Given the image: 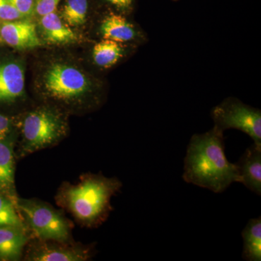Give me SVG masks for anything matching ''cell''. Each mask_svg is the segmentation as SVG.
Instances as JSON below:
<instances>
[{
	"instance_id": "obj_1",
	"label": "cell",
	"mask_w": 261,
	"mask_h": 261,
	"mask_svg": "<svg viewBox=\"0 0 261 261\" xmlns=\"http://www.w3.org/2000/svg\"><path fill=\"white\" fill-rule=\"evenodd\" d=\"M184 181L221 193L233 183H240L236 163L225 153L224 132L214 128L194 135L187 147L184 161Z\"/></svg>"
},
{
	"instance_id": "obj_2",
	"label": "cell",
	"mask_w": 261,
	"mask_h": 261,
	"mask_svg": "<svg viewBox=\"0 0 261 261\" xmlns=\"http://www.w3.org/2000/svg\"><path fill=\"white\" fill-rule=\"evenodd\" d=\"M122 187L116 177L102 173H87L76 184L64 182L57 192V204L72 215L75 221L87 228L102 224L113 210L111 199Z\"/></svg>"
},
{
	"instance_id": "obj_3",
	"label": "cell",
	"mask_w": 261,
	"mask_h": 261,
	"mask_svg": "<svg viewBox=\"0 0 261 261\" xmlns=\"http://www.w3.org/2000/svg\"><path fill=\"white\" fill-rule=\"evenodd\" d=\"M15 206L32 240L73 242L72 223L47 202L36 198H17Z\"/></svg>"
},
{
	"instance_id": "obj_4",
	"label": "cell",
	"mask_w": 261,
	"mask_h": 261,
	"mask_svg": "<svg viewBox=\"0 0 261 261\" xmlns=\"http://www.w3.org/2000/svg\"><path fill=\"white\" fill-rule=\"evenodd\" d=\"M18 157L25 158L59 143L67 133V124L59 113L42 108L31 111L21 123Z\"/></svg>"
},
{
	"instance_id": "obj_5",
	"label": "cell",
	"mask_w": 261,
	"mask_h": 261,
	"mask_svg": "<svg viewBox=\"0 0 261 261\" xmlns=\"http://www.w3.org/2000/svg\"><path fill=\"white\" fill-rule=\"evenodd\" d=\"M211 117L218 130H242L254 143L261 145L260 110L247 106L237 98L228 97L213 108Z\"/></svg>"
},
{
	"instance_id": "obj_6",
	"label": "cell",
	"mask_w": 261,
	"mask_h": 261,
	"mask_svg": "<svg viewBox=\"0 0 261 261\" xmlns=\"http://www.w3.org/2000/svg\"><path fill=\"white\" fill-rule=\"evenodd\" d=\"M44 87L51 97L70 102L85 97L90 92L91 84L87 76L74 67L56 64L47 70Z\"/></svg>"
},
{
	"instance_id": "obj_7",
	"label": "cell",
	"mask_w": 261,
	"mask_h": 261,
	"mask_svg": "<svg viewBox=\"0 0 261 261\" xmlns=\"http://www.w3.org/2000/svg\"><path fill=\"white\" fill-rule=\"evenodd\" d=\"M27 245L25 260L29 261H85L92 256V248L74 242L33 240Z\"/></svg>"
},
{
	"instance_id": "obj_8",
	"label": "cell",
	"mask_w": 261,
	"mask_h": 261,
	"mask_svg": "<svg viewBox=\"0 0 261 261\" xmlns=\"http://www.w3.org/2000/svg\"><path fill=\"white\" fill-rule=\"evenodd\" d=\"M1 37L3 42L15 49H33L42 45L35 24L29 20L3 22Z\"/></svg>"
},
{
	"instance_id": "obj_9",
	"label": "cell",
	"mask_w": 261,
	"mask_h": 261,
	"mask_svg": "<svg viewBox=\"0 0 261 261\" xmlns=\"http://www.w3.org/2000/svg\"><path fill=\"white\" fill-rule=\"evenodd\" d=\"M99 32L102 39L125 43L142 42L145 39L142 32L123 15L111 13L102 20Z\"/></svg>"
},
{
	"instance_id": "obj_10",
	"label": "cell",
	"mask_w": 261,
	"mask_h": 261,
	"mask_svg": "<svg viewBox=\"0 0 261 261\" xmlns=\"http://www.w3.org/2000/svg\"><path fill=\"white\" fill-rule=\"evenodd\" d=\"M238 166L240 183L250 191L261 195V145H253L246 149Z\"/></svg>"
},
{
	"instance_id": "obj_11",
	"label": "cell",
	"mask_w": 261,
	"mask_h": 261,
	"mask_svg": "<svg viewBox=\"0 0 261 261\" xmlns=\"http://www.w3.org/2000/svg\"><path fill=\"white\" fill-rule=\"evenodd\" d=\"M32 237L25 228L0 226V260H20Z\"/></svg>"
},
{
	"instance_id": "obj_12",
	"label": "cell",
	"mask_w": 261,
	"mask_h": 261,
	"mask_svg": "<svg viewBox=\"0 0 261 261\" xmlns=\"http://www.w3.org/2000/svg\"><path fill=\"white\" fill-rule=\"evenodd\" d=\"M10 135L0 140V193L9 197L15 203V154L14 140Z\"/></svg>"
},
{
	"instance_id": "obj_13",
	"label": "cell",
	"mask_w": 261,
	"mask_h": 261,
	"mask_svg": "<svg viewBox=\"0 0 261 261\" xmlns=\"http://www.w3.org/2000/svg\"><path fill=\"white\" fill-rule=\"evenodd\" d=\"M25 77L21 65L15 62L0 65V102H13L23 95Z\"/></svg>"
},
{
	"instance_id": "obj_14",
	"label": "cell",
	"mask_w": 261,
	"mask_h": 261,
	"mask_svg": "<svg viewBox=\"0 0 261 261\" xmlns=\"http://www.w3.org/2000/svg\"><path fill=\"white\" fill-rule=\"evenodd\" d=\"M41 17V28L47 42L54 44H65L77 40L76 34L63 23L56 11Z\"/></svg>"
},
{
	"instance_id": "obj_15",
	"label": "cell",
	"mask_w": 261,
	"mask_h": 261,
	"mask_svg": "<svg viewBox=\"0 0 261 261\" xmlns=\"http://www.w3.org/2000/svg\"><path fill=\"white\" fill-rule=\"evenodd\" d=\"M126 53L122 43L102 39L94 46L92 58L99 68L108 69L119 63Z\"/></svg>"
},
{
	"instance_id": "obj_16",
	"label": "cell",
	"mask_w": 261,
	"mask_h": 261,
	"mask_svg": "<svg viewBox=\"0 0 261 261\" xmlns=\"http://www.w3.org/2000/svg\"><path fill=\"white\" fill-rule=\"evenodd\" d=\"M244 245L243 258L247 261L261 260V218L249 220L242 232Z\"/></svg>"
},
{
	"instance_id": "obj_17",
	"label": "cell",
	"mask_w": 261,
	"mask_h": 261,
	"mask_svg": "<svg viewBox=\"0 0 261 261\" xmlns=\"http://www.w3.org/2000/svg\"><path fill=\"white\" fill-rule=\"evenodd\" d=\"M87 0H66L62 11V17L71 27H80L87 20Z\"/></svg>"
},
{
	"instance_id": "obj_18",
	"label": "cell",
	"mask_w": 261,
	"mask_h": 261,
	"mask_svg": "<svg viewBox=\"0 0 261 261\" xmlns=\"http://www.w3.org/2000/svg\"><path fill=\"white\" fill-rule=\"evenodd\" d=\"M15 226L27 228L17 210L15 202L9 197L0 193V226Z\"/></svg>"
},
{
	"instance_id": "obj_19",
	"label": "cell",
	"mask_w": 261,
	"mask_h": 261,
	"mask_svg": "<svg viewBox=\"0 0 261 261\" xmlns=\"http://www.w3.org/2000/svg\"><path fill=\"white\" fill-rule=\"evenodd\" d=\"M23 18V15L15 10L9 0H0V20L13 21Z\"/></svg>"
},
{
	"instance_id": "obj_20",
	"label": "cell",
	"mask_w": 261,
	"mask_h": 261,
	"mask_svg": "<svg viewBox=\"0 0 261 261\" xmlns=\"http://www.w3.org/2000/svg\"><path fill=\"white\" fill-rule=\"evenodd\" d=\"M15 10L24 18L31 16L35 12V0H9Z\"/></svg>"
},
{
	"instance_id": "obj_21",
	"label": "cell",
	"mask_w": 261,
	"mask_h": 261,
	"mask_svg": "<svg viewBox=\"0 0 261 261\" xmlns=\"http://www.w3.org/2000/svg\"><path fill=\"white\" fill-rule=\"evenodd\" d=\"M61 0H35V12L42 16L51 12L56 11V8Z\"/></svg>"
},
{
	"instance_id": "obj_22",
	"label": "cell",
	"mask_w": 261,
	"mask_h": 261,
	"mask_svg": "<svg viewBox=\"0 0 261 261\" xmlns=\"http://www.w3.org/2000/svg\"><path fill=\"white\" fill-rule=\"evenodd\" d=\"M12 123L9 118L0 114V140L8 137L10 135Z\"/></svg>"
},
{
	"instance_id": "obj_23",
	"label": "cell",
	"mask_w": 261,
	"mask_h": 261,
	"mask_svg": "<svg viewBox=\"0 0 261 261\" xmlns=\"http://www.w3.org/2000/svg\"><path fill=\"white\" fill-rule=\"evenodd\" d=\"M134 0H107L113 6L116 7L118 9L126 10L130 8Z\"/></svg>"
},
{
	"instance_id": "obj_24",
	"label": "cell",
	"mask_w": 261,
	"mask_h": 261,
	"mask_svg": "<svg viewBox=\"0 0 261 261\" xmlns=\"http://www.w3.org/2000/svg\"><path fill=\"white\" fill-rule=\"evenodd\" d=\"M0 42H3V40H2V37H1V27H0Z\"/></svg>"
}]
</instances>
